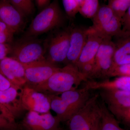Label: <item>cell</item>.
Segmentation results:
<instances>
[{
	"label": "cell",
	"instance_id": "cell-1",
	"mask_svg": "<svg viewBox=\"0 0 130 130\" xmlns=\"http://www.w3.org/2000/svg\"><path fill=\"white\" fill-rule=\"evenodd\" d=\"M88 77L79 71L76 65L68 64L60 68L41 84L30 86L35 90L48 95H57L76 89Z\"/></svg>",
	"mask_w": 130,
	"mask_h": 130
},
{
	"label": "cell",
	"instance_id": "cell-2",
	"mask_svg": "<svg viewBox=\"0 0 130 130\" xmlns=\"http://www.w3.org/2000/svg\"><path fill=\"white\" fill-rule=\"evenodd\" d=\"M64 21L59 2L54 1L33 19L21 39L36 38L39 35L61 27Z\"/></svg>",
	"mask_w": 130,
	"mask_h": 130
},
{
	"label": "cell",
	"instance_id": "cell-3",
	"mask_svg": "<svg viewBox=\"0 0 130 130\" xmlns=\"http://www.w3.org/2000/svg\"><path fill=\"white\" fill-rule=\"evenodd\" d=\"M46 40L21 39L11 45L9 57L22 64H29L46 59Z\"/></svg>",
	"mask_w": 130,
	"mask_h": 130
},
{
	"label": "cell",
	"instance_id": "cell-4",
	"mask_svg": "<svg viewBox=\"0 0 130 130\" xmlns=\"http://www.w3.org/2000/svg\"><path fill=\"white\" fill-rule=\"evenodd\" d=\"M98 95L96 94L90 98L85 105L72 116L68 121L69 130H99Z\"/></svg>",
	"mask_w": 130,
	"mask_h": 130
},
{
	"label": "cell",
	"instance_id": "cell-5",
	"mask_svg": "<svg viewBox=\"0 0 130 130\" xmlns=\"http://www.w3.org/2000/svg\"><path fill=\"white\" fill-rule=\"evenodd\" d=\"M101 96L108 111L118 121L130 123V91L102 90Z\"/></svg>",
	"mask_w": 130,
	"mask_h": 130
},
{
	"label": "cell",
	"instance_id": "cell-6",
	"mask_svg": "<svg viewBox=\"0 0 130 130\" xmlns=\"http://www.w3.org/2000/svg\"><path fill=\"white\" fill-rule=\"evenodd\" d=\"M92 19L90 30L104 37H119L125 35L122 31L121 20L112 11L107 5L100 6L98 11Z\"/></svg>",
	"mask_w": 130,
	"mask_h": 130
},
{
	"label": "cell",
	"instance_id": "cell-7",
	"mask_svg": "<svg viewBox=\"0 0 130 130\" xmlns=\"http://www.w3.org/2000/svg\"><path fill=\"white\" fill-rule=\"evenodd\" d=\"M71 28L57 31L46 40L45 58L48 62L56 66L58 63H66L70 47Z\"/></svg>",
	"mask_w": 130,
	"mask_h": 130
},
{
	"label": "cell",
	"instance_id": "cell-8",
	"mask_svg": "<svg viewBox=\"0 0 130 130\" xmlns=\"http://www.w3.org/2000/svg\"><path fill=\"white\" fill-rule=\"evenodd\" d=\"M20 90L19 100L24 110L40 113L50 112L51 107L49 95L35 90L26 84Z\"/></svg>",
	"mask_w": 130,
	"mask_h": 130
},
{
	"label": "cell",
	"instance_id": "cell-9",
	"mask_svg": "<svg viewBox=\"0 0 130 130\" xmlns=\"http://www.w3.org/2000/svg\"><path fill=\"white\" fill-rule=\"evenodd\" d=\"M115 48V45L112 38H105L94 59L93 71L89 78H106L112 64Z\"/></svg>",
	"mask_w": 130,
	"mask_h": 130
},
{
	"label": "cell",
	"instance_id": "cell-10",
	"mask_svg": "<svg viewBox=\"0 0 130 130\" xmlns=\"http://www.w3.org/2000/svg\"><path fill=\"white\" fill-rule=\"evenodd\" d=\"M23 65L26 84L30 86H36L44 83L60 68L46 59Z\"/></svg>",
	"mask_w": 130,
	"mask_h": 130
},
{
	"label": "cell",
	"instance_id": "cell-11",
	"mask_svg": "<svg viewBox=\"0 0 130 130\" xmlns=\"http://www.w3.org/2000/svg\"><path fill=\"white\" fill-rule=\"evenodd\" d=\"M61 121L50 112L40 113L28 111L20 125L24 130H56Z\"/></svg>",
	"mask_w": 130,
	"mask_h": 130
},
{
	"label": "cell",
	"instance_id": "cell-12",
	"mask_svg": "<svg viewBox=\"0 0 130 130\" xmlns=\"http://www.w3.org/2000/svg\"><path fill=\"white\" fill-rule=\"evenodd\" d=\"M19 90L15 86L6 90H0V111L1 114L12 123L23 110L19 100Z\"/></svg>",
	"mask_w": 130,
	"mask_h": 130
},
{
	"label": "cell",
	"instance_id": "cell-13",
	"mask_svg": "<svg viewBox=\"0 0 130 130\" xmlns=\"http://www.w3.org/2000/svg\"><path fill=\"white\" fill-rule=\"evenodd\" d=\"M0 73L20 89L26 84L23 65L13 58L7 56L0 60Z\"/></svg>",
	"mask_w": 130,
	"mask_h": 130
},
{
	"label": "cell",
	"instance_id": "cell-14",
	"mask_svg": "<svg viewBox=\"0 0 130 130\" xmlns=\"http://www.w3.org/2000/svg\"><path fill=\"white\" fill-rule=\"evenodd\" d=\"M88 35V28L75 27L71 28L70 47L66 63L76 65Z\"/></svg>",
	"mask_w": 130,
	"mask_h": 130
},
{
	"label": "cell",
	"instance_id": "cell-15",
	"mask_svg": "<svg viewBox=\"0 0 130 130\" xmlns=\"http://www.w3.org/2000/svg\"><path fill=\"white\" fill-rule=\"evenodd\" d=\"M24 18L9 1H0V20L6 24L14 33L23 30L25 25Z\"/></svg>",
	"mask_w": 130,
	"mask_h": 130
},
{
	"label": "cell",
	"instance_id": "cell-16",
	"mask_svg": "<svg viewBox=\"0 0 130 130\" xmlns=\"http://www.w3.org/2000/svg\"><path fill=\"white\" fill-rule=\"evenodd\" d=\"M106 37L92 31L88 28V35L86 43L76 65L78 70L85 64L94 63L98 51Z\"/></svg>",
	"mask_w": 130,
	"mask_h": 130
},
{
	"label": "cell",
	"instance_id": "cell-17",
	"mask_svg": "<svg viewBox=\"0 0 130 130\" xmlns=\"http://www.w3.org/2000/svg\"><path fill=\"white\" fill-rule=\"evenodd\" d=\"M89 91L84 87L61 94L60 96L70 109L72 116L81 109L90 98Z\"/></svg>",
	"mask_w": 130,
	"mask_h": 130
},
{
	"label": "cell",
	"instance_id": "cell-18",
	"mask_svg": "<svg viewBox=\"0 0 130 130\" xmlns=\"http://www.w3.org/2000/svg\"><path fill=\"white\" fill-rule=\"evenodd\" d=\"M116 38V41L113 42L115 48L111 68L130 64V34Z\"/></svg>",
	"mask_w": 130,
	"mask_h": 130
},
{
	"label": "cell",
	"instance_id": "cell-19",
	"mask_svg": "<svg viewBox=\"0 0 130 130\" xmlns=\"http://www.w3.org/2000/svg\"><path fill=\"white\" fill-rule=\"evenodd\" d=\"M85 86L89 90H122L130 91V77H116L113 80L106 79L101 81H86Z\"/></svg>",
	"mask_w": 130,
	"mask_h": 130
},
{
	"label": "cell",
	"instance_id": "cell-20",
	"mask_svg": "<svg viewBox=\"0 0 130 130\" xmlns=\"http://www.w3.org/2000/svg\"><path fill=\"white\" fill-rule=\"evenodd\" d=\"M100 120L99 130H125L120 126L119 121L107 108L105 103H99Z\"/></svg>",
	"mask_w": 130,
	"mask_h": 130
},
{
	"label": "cell",
	"instance_id": "cell-21",
	"mask_svg": "<svg viewBox=\"0 0 130 130\" xmlns=\"http://www.w3.org/2000/svg\"><path fill=\"white\" fill-rule=\"evenodd\" d=\"M50 107L56 114V116L61 122L68 121L71 118L70 109L60 96L57 95H49Z\"/></svg>",
	"mask_w": 130,
	"mask_h": 130
},
{
	"label": "cell",
	"instance_id": "cell-22",
	"mask_svg": "<svg viewBox=\"0 0 130 130\" xmlns=\"http://www.w3.org/2000/svg\"><path fill=\"white\" fill-rule=\"evenodd\" d=\"M100 6L98 0H81L79 12L84 18L92 19L97 13Z\"/></svg>",
	"mask_w": 130,
	"mask_h": 130
},
{
	"label": "cell",
	"instance_id": "cell-23",
	"mask_svg": "<svg viewBox=\"0 0 130 130\" xmlns=\"http://www.w3.org/2000/svg\"><path fill=\"white\" fill-rule=\"evenodd\" d=\"M9 1L24 18L29 16L35 11V5L31 0H10Z\"/></svg>",
	"mask_w": 130,
	"mask_h": 130
},
{
	"label": "cell",
	"instance_id": "cell-24",
	"mask_svg": "<svg viewBox=\"0 0 130 130\" xmlns=\"http://www.w3.org/2000/svg\"><path fill=\"white\" fill-rule=\"evenodd\" d=\"M107 6L114 14L121 20L130 7V0H109Z\"/></svg>",
	"mask_w": 130,
	"mask_h": 130
},
{
	"label": "cell",
	"instance_id": "cell-25",
	"mask_svg": "<svg viewBox=\"0 0 130 130\" xmlns=\"http://www.w3.org/2000/svg\"><path fill=\"white\" fill-rule=\"evenodd\" d=\"M81 0H63V7L66 14L70 18H73L79 12Z\"/></svg>",
	"mask_w": 130,
	"mask_h": 130
},
{
	"label": "cell",
	"instance_id": "cell-26",
	"mask_svg": "<svg viewBox=\"0 0 130 130\" xmlns=\"http://www.w3.org/2000/svg\"><path fill=\"white\" fill-rule=\"evenodd\" d=\"M130 77V64L116 66L111 68L106 78L110 77Z\"/></svg>",
	"mask_w": 130,
	"mask_h": 130
},
{
	"label": "cell",
	"instance_id": "cell-27",
	"mask_svg": "<svg viewBox=\"0 0 130 130\" xmlns=\"http://www.w3.org/2000/svg\"><path fill=\"white\" fill-rule=\"evenodd\" d=\"M20 125L17 123H12L0 114V130H20Z\"/></svg>",
	"mask_w": 130,
	"mask_h": 130
},
{
	"label": "cell",
	"instance_id": "cell-28",
	"mask_svg": "<svg viewBox=\"0 0 130 130\" xmlns=\"http://www.w3.org/2000/svg\"><path fill=\"white\" fill-rule=\"evenodd\" d=\"M122 31L124 34H130V7L121 20Z\"/></svg>",
	"mask_w": 130,
	"mask_h": 130
},
{
	"label": "cell",
	"instance_id": "cell-29",
	"mask_svg": "<svg viewBox=\"0 0 130 130\" xmlns=\"http://www.w3.org/2000/svg\"><path fill=\"white\" fill-rule=\"evenodd\" d=\"M11 50V44L0 43V60L7 57Z\"/></svg>",
	"mask_w": 130,
	"mask_h": 130
},
{
	"label": "cell",
	"instance_id": "cell-30",
	"mask_svg": "<svg viewBox=\"0 0 130 130\" xmlns=\"http://www.w3.org/2000/svg\"><path fill=\"white\" fill-rule=\"evenodd\" d=\"M12 86H14L0 73V90H6Z\"/></svg>",
	"mask_w": 130,
	"mask_h": 130
},
{
	"label": "cell",
	"instance_id": "cell-31",
	"mask_svg": "<svg viewBox=\"0 0 130 130\" xmlns=\"http://www.w3.org/2000/svg\"><path fill=\"white\" fill-rule=\"evenodd\" d=\"M35 3L38 9L41 12L47 7L51 2L50 0H36Z\"/></svg>",
	"mask_w": 130,
	"mask_h": 130
},
{
	"label": "cell",
	"instance_id": "cell-32",
	"mask_svg": "<svg viewBox=\"0 0 130 130\" xmlns=\"http://www.w3.org/2000/svg\"><path fill=\"white\" fill-rule=\"evenodd\" d=\"M13 36L0 32V43L11 44L13 40Z\"/></svg>",
	"mask_w": 130,
	"mask_h": 130
},
{
	"label": "cell",
	"instance_id": "cell-33",
	"mask_svg": "<svg viewBox=\"0 0 130 130\" xmlns=\"http://www.w3.org/2000/svg\"><path fill=\"white\" fill-rule=\"evenodd\" d=\"M0 32L13 36L15 33L9 26L0 20Z\"/></svg>",
	"mask_w": 130,
	"mask_h": 130
},
{
	"label": "cell",
	"instance_id": "cell-34",
	"mask_svg": "<svg viewBox=\"0 0 130 130\" xmlns=\"http://www.w3.org/2000/svg\"><path fill=\"white\" fill-rule=\"evenodd\" d=\"M56 130H64L63 129H61V128H60V127H59L58 128V129H57Z\"/></svg>",
	"mask_w": 130,
	"mask_h": 130
}]
</instances>
